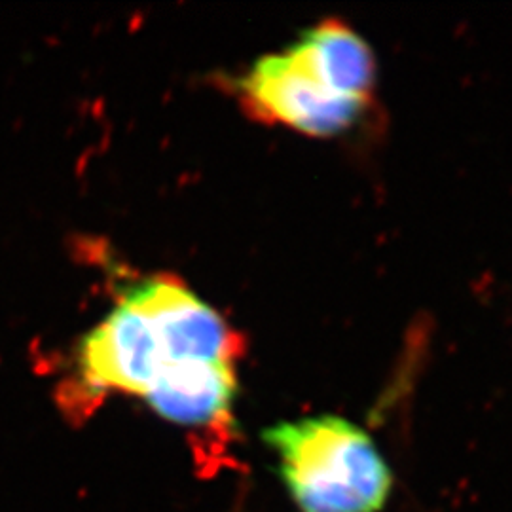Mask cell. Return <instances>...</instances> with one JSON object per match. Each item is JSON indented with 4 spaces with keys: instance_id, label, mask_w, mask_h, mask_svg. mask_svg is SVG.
<instances>
[{
    "instance_id": "1",
    "label": "cell",
    "mask_w": 512,
    "mask_h": 512,
    "mask_svg": "<svg viewBox=\"0 0 512 512\" xmlns=\"http://www.w3.org/2000/svg\"><path fill=\"white\" fill-rule=\"evenodd\" d=\"M264 439L298 511H384L393 473L376 442L353 421L332 414L283 421Z\"/></svg>"
},
{
    "instance_id": "2",
    "label": "cell",
    "mask_w": 512,
    "mask_h": 512,
    "mask_svg": "<svg viewBox=\"0 0 512 512\" xmlns=\"http://www.w3.org/2000/svg\"><path fill=\"white\" fill-rule=\"evenodd\" d=\"M239 88L247 105L262 118L313 137H330L351 128L366 105L330 92L287 52L256 61Z\"/></svg>"
},
{
    "instance_id": "4",
    "label": "cell",
    "mask_w": 512,
    "mask_h": 512,
    "mask_svg": "<svg viewBox=\"0 0 512 512\" xmlns=\"http://www.w3.org/2000/svg\"><path fill=\"white\" fill-rule=\"evenodd\" d=\"M80 365L84 382L93 391H118L145 399L169 359L147 319L120 302L84 340Z\"/></svg>"
},
{
    "instance_id": "3",
    "label": "cell",
    "mask_w": 512,
    "mask_h": 512,
    "mask_svg": "<svg viewBox=\"0 0 512 512\" xmlns=\"http://www.w3.org/2000/svg\"><path fill=\"white\" fill-rule=\"evenodd\" d=\"M156 330L171 363L186 359L236 361L238 338L217 311L179 281L154 277L124 300Z\"/></svg>"
},
{
    "instance_id": "5",
    "label": "cell",
    "mask_w": 512,
    "mask_h": 512,
    "mask_svg": "<svg viewBox=\"0 0 512 512\" xmlns=\"http://www.w3.org/2000/svg\"><path fill=\"white\" fill-rule=\"evenodd\" d=\"M236 387V361L186 359L165 366L145 399L165 420L226 442Z\"/></svg>"
},
{
    "instance_id": "6",
    "label": "cell",
    "mask_w": 512,
    "mask_h": 512,
    "mask_svg": "<svg viewBox=\"0 0 512 512\" xmlns=\"http://www.w3.org/2000/svg\"><path fill=\"white\" fill-rule=\"evenodd\" d=\"M287 54L330 92L368 103L376 78L374 54L342 21L329 19L315 25Z\"/></svg>"
}]
</instances>
